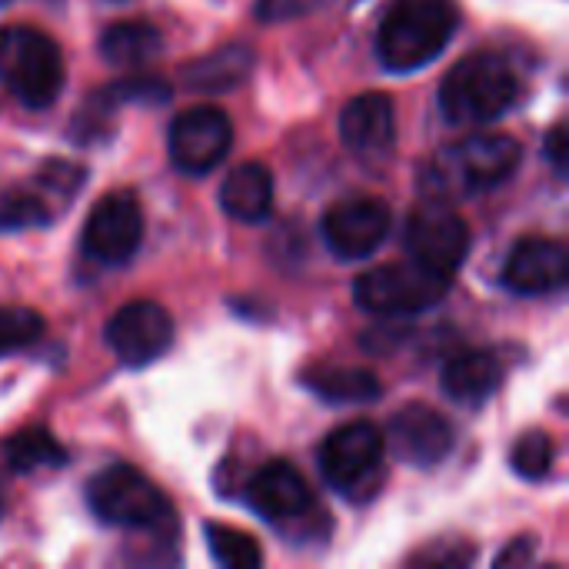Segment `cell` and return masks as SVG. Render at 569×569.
I'll list each match as a JSON object with an SVG mask.
<instances>
[{
	"mask_svg": "<svg viewBox=\"0 0 569 569\" xmlns=\"http://www.w3.org/2000/svg\"><path fill=\"white\" fill-rule=\"evenodd\" d=\"M460 27L457 0H390L377 30V57L393 73L433 63Z\"/></svg>",
	"mask_w": 569,
	"mask_h": 569,
	"instance_id": "6da1fadb",
	"label": "cell"
},
{
	"mask_svg": "<svg viewBox=\"0 0 569 569\" xmlns=\"http://www.w3.org/2000/svg\"><path fill=\"white\" fill-rule=\"evenodd\" d=\"M520 83L507 57L473 50L450 67L440 87V110L450 123H493L517 103Z\"/></svg>",
	"mask_w": 569,
	"mask_h": 569,
	"instance_id": "7a4b0ae2",
	"label": "cell"
},
{
	"mask_svg": "<svg viewBox=\"0 0 569 569\" xmlns=\"http://www.w3.org/2000/svg\"><path fill=\"white\" fill-rule=\"evenodd\" d=\"M67 80L60 47L37 27H0V83L30 110H43L57 100Z\"/></svg>",
	"mask_w": 569,
	"mask_h": 569,
	"instance_id": "3957f363",
	"label": "cell"
},
{
	"mask_svg": "<svg viewBox=\"0 0 569 569\" xmlns=\"http://www.w3.org/2000/svg\"><path fill=\"white\" fill-rule=\"evenodd\" d=\"M87 503L93 517L117 530L167 533L173 527L170 500L140 470L113 463L87 483Z\"/></svg>",
	"mask_w": 569,
	"mask_h": 569,
	"instance_id": "277c9868",
	"label": "cell"
},
{
	"mask_svg": "<svg viewBox=\"0 0 569 569\" xmlns=\"http://www.w3.org/2000/svg\"><path fill=\"white\" fill-rule=\"evenodd\" d=\"M520 163V143L507 133H477L460 140L430 160L423 180L443 200V193H477L503 183Z\"/></svg>",
	"mask_w": 569,
	"mask_h": 569,
	"instance_id": "5b68a950",
	"label": "cell"
},
{
	"mask_svg": "<svg viewBox=\"0 0 569 569\" xmlns=\"http://www.w3.org/2000/svg\"><path fill=\"white\" fill-rule=\"evenodd\" d=\"M450 273L430 270L417 260H400L367 270L353 283V300L377 317H413L437 307L450 293Z\"/></svg>",
	"mask_w": 569,
	"mask_h": 569,
	"instance_id": "8992f818",
	"label": "cell"
},
{
	"mask_svg": "<svg viewBox=\"0 0 569 569\" xmlns=\"http://www.w3.org/2000/svg\"><path fill=\"white\" fill-rule=\"evenodd\" d=\"M320 473L323 480L357 500L373 493L383 477V433L370 420H353L327 433L320 443Z\"/></svg>",
	"mask_w": 569,
	"mask_h": 569,
	"instance_id": "52a82bcc",
	"label": "cell"
},
{
	"mask_svg": "<svg viewBox=\"0 0 569 569\" xmlns=\"http://www.w3.org/2000/svg\"><path fill=\"white\" fill-rule=\"evenodd\" d=\"M407 250L417 263L440 270V273H457V267L470 253V227L467 220L440 197H427L417 203L407 217Z\"/></svg>",
	"mask_w": 569,
	"mask_h": 569,
	"instance_id": "ba28073f",
	"label": "cell"
},
{
	"mask_svg": "<svg viewBox=\"0 0 569 569\" xmlns=\"http://www.w3.org/2000/svg\"><path fill=\"white\" fill-rule=\"evenodd\" d=\"M80 187H83V170L77 163H60V160L43 163V170H37V177L27 187L7 190L0 197V230L50 223L60 210H67V203Z\"/></svg>",
	"mask_w": 569,
	"mask_h": 569,
	"instance_id": "9c48e42d",
	"label": "cell"
},
{
	"mask_svg": "<svg viewBox=\"0 0 569 569\" xmlns=\"http://www.w3.org/2000/svg\"><path fill=\"white\" fill-rule=\"evenodd\" d=\"M233 143V123L217 107H190L183 110L167 133L170 160L177 170L203 177L223 163Z\"/></svg>",
	"mask_w": 569,
	"mask_h": 569,
	"instance_id": "30bf717a",
	"label": "cell"
},
{
	"mask_svg": "<svg viewBox=\"0 0 569 569\" xmlns=\"http://www.w3.org/2000/svg\"><path fill=\"white\" fill-rule=\"evenodd\" d=\"M103 340L123 367H147L173 343V320L153 300H130L107 320Z\"/></svg>",
	"mask_w": 569,
	"mask_h": 569,
	"instance_id": "8fae6325",
	"label": "cell"
},
{
	"mask_svg": "<svg viewBox=\"0 0 569 569\" xmlns=\"http://www.w3.org/2000/svg\"><path fill=\"white\" fill-rule=\"evenodd\" d=\"M143 240V210L130 193H107L90 210L80 247L97 263H127Z\"/></svg>",
	"mask_w": 569,
	"mask_h": 569,
	"instance_id": "7c38bea8",
	"label": "cell"
},
{
	"mask_svg": "<svg viewBox=\"0 0 569 569\" xmlns=\"http://www.w3.org/2000/svg\"><path fill=\"white\" fill-rule=\"evenodd\" d=\"M323 240L340 260L370 257L390 233V207L377 197H347L323 213Z\"/></svg>",
	"mask_w": 569,
	"mask_h": 569,
	"instance_id": "4fadbf2b",
	"label": "cell"
},
{
	"mask_svg": "<svg viewBox=\"0 0 569 569\" xmlns=\"http://www.w3.org/2000/svg\"><path fill=\"white\" fill-rule=\"evenodd\" d=\"M390 447L393 453L410 463V467H420V470H430L437 463L447 460V453L453 450V423L427 407V403H410L403 410L393 413L390 420Z\"/></svg>",
	"mask_w": 569,
	"mask_h": 569,
	"instance_id": "5bb4252c",
	"label": "cell"
},
{
	"mask_svg": "<svg viewBox=\"0 0 569 569\" xmlns=\"http://www.w3.org/2000/svg\"><path fill=\"white\" fill-rule=\"evenodd\" d=\"M569 277L567 247L553 237H523L503 263V283L520 297L557 293Z\"/></svg>",
	"mask_w": 569,
	"mask_h": 569,
	"instance_id": "9a60e30c",
	"label": "cell"
},
{
	"mask_svg": "<svg viewBox=\"0 0 569 569\" xmlns=\"http://www.w3.org/2000/svg\"><path fill=\"white\" fill-rule=\"evenodd\" d=\"M247 503L253 507V513L267 523H293L303 520L313 510V493L307 487V480L283 460H273L267 467H260L253 473V480L247 483Z\"/></svg>",
	"mask_w": 569,
	"mask_h": 569,
	"instance_id": "2e32d148",
	"label": "cell"
},
{
	"mask_svg": "<svg viewBox=\"0 0 569 569\" xmlns=\"http://www.w3.org/2000/svg\"><path fill=\"white\" fill-rule=\"evenodd\" d=\"M340 137L353 153H360L367 160H377V157L390 153L393 140H397L393 100L387 93H360V97H353L340 113Z\"/></svg>",
	"mask_w": 569,
	"mask_h": 569,
	"instance_id": "e0dca14e",
	"label": "cell"
},
{
	"mask_svg": "<svg viewBox=\"0 0 569 569\" xmlns=\"http://www.w3.org/2000/svg\"><path fill=\"white\" fill-rule=\"evenodd\" d=\"M503 377L507 367L493 350H463L443 367V390L457 403L480 407L500 390Z\"/></svg>",
	"mask_w": 569,
	"mask_h": 569,
	"instance_id": "ac0fdd59",
	"label": "cell"
},
{
	"mask_svg": "<svg viewBox=\"0 0 569 569\" xmlns=\"http://www.w3.org/2000/svg\"><path fill=\"white\" fill-rule=\"evenodd\" d=\"M220 207L240 223H260L273 210V177L263 163H240L220 187Z\"/></svg>",
	"mask_w": 569,
	"mask_h": 569,
	"instance_id": "d6986e66",
	"label": "cell"
},
{
	"mask_svg": "<svg viewBox=\"0 0 569 569\" xmlns=\"http://www.w3.org/2000/svg\"><path fill=\"white\" fill-rule=\"evenodd\" d=\"M303 387L327 403H373L383 393V383L373 370L343 367V363H313L303 370Z\"/></svg>",
	"mask_w": 569,
	"mask_h": 569,
	"instance_id": "ffe728a7",
	"label": "cell"
},
{
	"mask_svg": "<svg viewBox=\"0 0 569 569\" xmlns=\"http://www.w3.org/2000/svg\"><path fill=\"white\" fill-rule=\"evenodd\" d=\"M253 70V50L247 43H227L183 67V83L200 93H227L240 87Z\"/></svg>",
	"mask_w": 569,
	"mask_h": 569,
	"instance_id": "44dd1931",
	"label": "cell"
},
{
	"mask_svg": "<svg viewBox=\"0 0 569 569\" xmlns=\"http://www.w3.org/2000/svg\"><path fill=\"white\" fill-rule=\"evenodd\" d=\"M163 47V37L153 23L147 20H120V23H110L100 37V53L110 60V63H120V67H137V63H147L160 53Z\"/></svg>",
	"mask_w": 569,
	"mask_h": 569,
	"instance_id": "7402d4cb",
	"label": "cell"
},
{
	"mask_svg": "<svg viewBox=\"0 0 569 569\" xmlns=\"http://www.w3.org/2000/svg\"><path fill=\"white\" fill-rule=\"evenodd\" d=\"M3 457L13 473L57 470L67 463V450L53 440V433L47 427H30V430H20L17 437H10L3 447Z\"/></svg>",
	"mask_w": 569,
	"mask_h": 569,
	"instance_id": "603a6c76",
	"label": "cell"
},
{
	"mask_svg": "<svg viewBox=\"0 0 569 569\" xmlns=\"http://www.w3.org/2000/svg\"><path fill=\"white\" fill-rule=\"evenodd\" d=\"M207 547H210V557L220 563V567L230 569H257L263 563V550L260 543L237 530V527H227V523H207Z\"/></svg>",
	"mask_w": 569,
	"mask_h": 569,
	"instance_id": "cb8c5ba5",
	"label": "cell"
},
{
	"mask_svg": "<svg viewBox=\"0 0 569 569\" xmlns=\"http://www.w3.org/2000/svg\"><path fill=\"white\" fill-rule=\"evenodd\" d=\"M557 460V443L550 433L543 430H530L517 440V447L510 450V467L523 477V480H547Z\"/></svg>",
	"mask_w": 569,
	"mask_h": 569,
	"instance_id": "d4e9b609",
	"label": "cell"
},
{
	"mask_svg": "<svg viewBox=\"0 0 569 569\" xmlns=\"http://www.w3.org/2000/svg\"><path fill=\"white\" fill-rule=\"evenodd\" d=\"M43 337V317L30 307H0V357L33 347Z\"/></svg>",
	"mask_w": 569,
	"mask_h": 569,
	"instance_id": "484cf974",
	"label": "cell"
},
{
	"mask_svg": "<svg viewBox=\"0 0 569 569\" xmlns=\"http://www.w3.org/2000/svg\"><path fill=\"white\" fill-rule=\"evenodd\" d=\"M320 0H257V17L263 23H283L310 13Z\"/></svg>",
	"mask_w": 569,
	"mask_h": 569,
	"instance_id": "4316f807",
	"label": "cell"
},
{
	"mask_svg": "<svg viewBox=\"0 0 569 569\" xmlns=\"http://www.w3.org/2000/svg\"><path fill=\"white\" fill-rule=\"evenodd\" d=\"M470 560H473V553H470V550H463V547L447 550V543L430 547V550H423V553H417V557H413V563H417V567H467Z\"/></svg>",
	"mask_w": 569,
	"mask_h": 569,
	"instance_id": "83f0119b",
	"label": "cell"
},
{
	"mask_svg": "<svg viewBox=\"0 0 569 569\" xmlns=\"http://www.w3.org/2000/svg\"><path fill=\"white\" fill-rule=\"evenodd\" d=\"M547 157H550V163H553V173L563 177L569 170L567 123H553V130L547 133Z\"/></svg>",
	"mask_w": 569,
	"mask_h": 569,
	"instance_id": "f1b7e54d",
	"label": "cell"
},
{
	"mask_svg": "<svg viewBox=\"0 0 569 569\" xmlns=\"http://www.w3.org/2000/svg\"><path fill=\"white\" fill-rule=\"evenodd\" d=\"M530 560H533V543H530V540H513V543L497 557V567H527Z\"/></svg>",
	"mask_w": 569,
	"mask_h": 569,
	"instance_id": "f546056e",
	"label": "cell"
},
{
	"mask_svg": "<svg viewBox=\"0 0 569 569\" xmlns=\"http://www.w3.org/2000/svg\"><path fill=\"white\" fill-rule=\"evenodd\" d=\"M3 510H7V490H3V477H0V517H3Z\"/></svg>",
	"mask_w": 569,
	"mask_h": 569,
	"instance_id": "4dcf8cb0",
	"label": "cell"
},
{
	"mask_svg": "<svg viewBox=\"0 0 569 569\" xmlns=\"http://www.w3.org/2000/svg\"><path fill=\"white\" fill-rule=\"evenodd\" d=\"M0 3H7V0H0Z\"/></svg>",
	"mask_w": 569,
	"mask_h": 569,
	"instance_id": "1f68e13d",
	"label": "cell"
}]
</instances>
